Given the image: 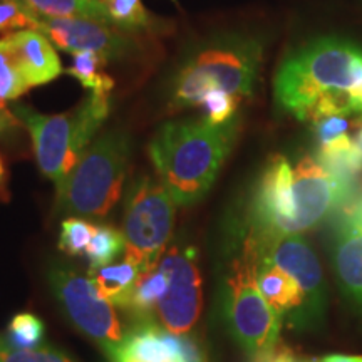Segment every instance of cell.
<instances>
[{"mask_svg":"<svg viewBox=\"0 0 362 362\" xmlns=\"http://www.w3.org/2000/svg\"><path fill=\"white\" fill-rule=\"evenodd\" d=\"M332 262L344 293L362 309V230L341 218L332 240Z\"/></svg>","mask_w":362,"mask_h":362,"instance_id":"obj_17","label":"cell"},{"mask_svg":"<svg viewBox=\"0 0 362 362\" xmlns=\"http://www.w3.org/2000/svg\"><path fill=\"white\" fill-rule=\"evenodd\" d=\"M253 362H312L305 357H300L296 354L292 349L285 346H275L274 349L265 352V354H260L257 357H253Z\"/></svg>","mask_w":362,"mask_h":362,"instance_id":"obj_32","label":"cell"},{"mask_svg":"<svg viewBox=\"0 0 362 362\" xmlns=\"http://www.w3.org/2000/svg\"><path fill=\"white\" fill-rule=\"evenodd\" d=\"M6 39L29 88L51 83L62 72L54 44L39 30H17L7 34Z\"/></svg>","mask_w":362,"mask_h":362,"instance_id":"obj_16","label":"cell"},{"mask_svg":"<svg viewBox=\"0 0 362 362\" xmlns=\"http://www.w3.org/2000/svg\"><path fill=\"white\" fill-rule=\"evenodd\" d=\"M320 362H362L361 356H327Z\"/></svg>","mask_w":362,"mask_h":362,"instance_id":"obj_35","label":"cell"},{"mask_svg":"<svg viewBox=\"0 0 362 362\" xmlns=\"http://www.w3.org/2000/svg\"><path fill=\"white\" fill-rule=\"evenodd\" d=\"M292 183L293 166L287 158H272L253 197L250 215L253 238L270 240L297 235Z\"/></svg>","mask_w":362,"mask_h":362,"instance_id":"obj_10","label":"cell"},{"mask_svg":"<svg viewBox=\"0 0 362 362\" xmlns=\"http://www.w3.org/2000/svg\"><path fill=\"white\" fill-rule=\"evenodd\" d=\"M39 24V12H35L25 0H0V34L35 29Z\"/></svg>","mask_w":362,"mask_h":362,"instance_id":"obj_26","label":"cell"},{"mask_svg":"<svg viewBox=\"0 0 362 362\" xmlns=\"http://www.w3.org/2000/svg\"><path fill=\"white\" fill-rule=\"evenodd\" d=\"M119 356L136 362H205L200 347L187 334H173L151 322L139 324L126 334Z\"/></svg>","mask_w":362,"mask_h":362,"instance_id":"obj_14","label":"cell"},{"mask_svg":"<svg viewBox=\"0 0 362 362\" xmlns=\"http://www.w3.org/2000/svg\"><path fill=\"white\" fill-rule=\"evenodd\" d=\"M262 64V44L250 37L216 39L193 52L176 74L171 106L198 107L211 90H223L242 101L250 98Z\"/></svg>","mask_w":362,"mask_h":362,"instance_id":"obj_3","label":"cell"},{"mask_svg":"<svg viewBox=\"0 0 362 362\" xmlns=\"http://www.w3.org/2000/svg\"><path fill=\"white\" fill-rule=\"evenodd\" d=\"M4 176H6V170H4V163H2V158H0V181L4 180Z\"/></svg>","mask_w":362,"mask_h":362,"instance_id":"obj_38","label":"cell"},{"mask_svg":"<svg viewBox=\"0 0 362 362\" xmlns=\"http://www.w3.org/2000/svg\"><path fill=\"white\" fill-rule=\"evenodd\" d=\"M344 220L349 221L351 225H354L356 228L362 230V197L359 198V200H356L352 205L347 208L346 214L342 215Z\"/></svg>","mask_w":362,"mask_h":362,"instance_id":"obj_33","label":"cell"},{"mask_svg":"<svg viewBox=\"0 0 362 362\" xmlns=\"http://www.w3.org/2000/svg\"><path fill=\"white\" fill-rule=\"evenodd\" d=\"M315 134L319 139V146L336 141L341 136L347 134L349 119L347 116H325L315 121Z\"/></svg>","mask_w":362,"mask_h":362,"instance_id":"obj_31","label":"cell"},{"mask_svg":"<svg viewBox=\"0 0 362 362\" xmlns=\"http://www.w3.org/2000/svg\"><path fill=\"white\" fill-rule=\"evenodd\" d=\"M126 248L124 233L107 225H98L84 255L89 262V274L111 265Z\"/></svg>","mask_w":362,"mask_h":362,"instance_id":"obj_22","label":"cell"},{"mask_svg":"<svg viewBox=\"0 0 362 362\" xmlns=\"http://www.w3.org/2000/svg\"><path fill=\"white\" fill-rule=\"evenodd\" d=\"M257 282L267 302L282 319H288L296 327H309L310 324H315L300 285L287 272L267 257L260 255L259 252H257Z\"/></svg>","mask_w":362,"mask_h":362,"instance_id":"obj_15","label":"cell"},{"mask_svg":"<svg viewBox=\"0 0 362 362\" xmlns=\"http://www.w3.org/2000/svg\"><path fill=\"white\" fill-rule=\"evenodd\" d=\"M45 334L44 322L37 315L29 314H17L12 319L7 330V341L17 349H37L40 347Z\"/></svg>","mask_w":362,"mask_h":362,"instance_id":"obj_25","label":"cell"},{"mask_svg":"<svg viewBox=\"0 0 362 362\" xmlns=\"http://www.w3.org/2000/svg\"><path fill=\"white\" fill-rule=\"evenodd\" d=\"M129 155V136L123 131L99 136L57 187L59 208L78 218H104L119 202Z\"/></svg>","mask_w":362,"mask_h":362,"instance_id":"obj_5","label":"cell"},{"mask_svg":"<svg viewBox=\"0 0 362 362\" xmlns=\"http://www.w3.org/2000/svg\"><path fill=\"white\" fill-rule=\"evenodd\" d=\"M35 12L52 17H84L115 25L110 12L99 0H25Z\"/></svg>","mask_w":362,"mask_h":362,"instance_id":"obj_20","label":"cell"},{"mask_svg":"<svg viewBox=\"0 0 362 362\" xmlns=\"http://www.w3.org/2000/svg\"><path fill=\"white\" fill-rule=\"evenodd\" d=\"M240 99L223 90H211L202 98L198 107L205 111V119L211 124H223L226 121L233 119L235 112L238 110Z\"/></svg>","mask_w":362,"mask_h":362,"instance_id":"obj_30","label":"cell"},{"mask_svg":"<svg viewBox=\"0 0 362 362\" xmlns=\"http://www.w3.org/2000/svg\"><path fill=\"white\" fill-rule=\"evenodd\" d=\"M94 230H96V225L89 223L88 220L71 216V218L62 221L59 248L66 252L67 255H84L94 235Z\"/></svg>","mask_w":362,"mask_h":362,"instance_id":"obj_27","label":"cell"},{"mask_svg":"<svg viewBox=\"0 0 362 362\" xmlns=\"http://www.w3.org/2000/svg\"><path fill=\"white\" fill-rule=\"evenodd\" d=\"M37 30L57 49L74 54L96 52L104 59H119L131 52V40L116 25L84 17H52L39 13Z\"/></svg>","mask_w":362,"mask_h":362,"instance_id":"obj_13","label":"cell"},{"mask_svg":"<svg viewBox=\"0 0 362 362\" xmlns=\"http://www.w3.org/2000/svg\"><path fill=\"white\" fill-rule=\"evenodd\" d=\"M0 362H76L64 352L54 347H37V349H17L7 337L0 336Z\"/></svg>","mask_w":362,"mask_h":362,"instance_id":"obj_29","label":"cell"},{"mask_svg":"<svg viewBox=\"0 0 362 362\" xmlns=\"http://www.w3.org/2000/svg\"><path fill=\"white\" fill-rule=\"evenodd\" d=\"M49 284L71 322L93 339L107 359L116 361L123 351L126 334L115 305L98 292L93 279L69 267H56L49 272Z\"/></svg>","mask_w":362,"mask_h":362,"instance_id":"obj_8","label":"cell"},{"mask_svg":"<svg viewBox=\"0 0 362 362\" xmlns=\"http://www.w3.org/2000/svg\"><path fill=\"white\" fill-rule=\"evenodd\" d=\"M115 362H136V361L129 359V357H126V356H119V357H117V359H116Z\"/></svg>","mask_w":362,"mask_h":362,"instance_id":"obj_37","label":"cell"},{"mask_svg":"<svg viewBox=\"0 0 362 362\" xmlns=\"http://www.w3.org/2000/svg\"><path fill=\"white\" fill-rule=\"evenodd\" d=\"M237 129L238 117L223 124H211L205 117L170 121L158 129L149 143V158L176 205H193L210 192Z\"/></svg>","mask_w":362,"mask_h":362,"instance_id":"obj_2","label":"cell"},{"mask_svg":"<svg viewBox=\"0 0 362 362\" xmlns=\"http://www.w3.org/2000/svg\"><path fill=\"white\" fill-rule=\"evenodd\" d=\"M17 117H13L7 110H0V133L16 124Z\"/></svg>","mask_w":362,"mask_h":362,"instance_id":"obj_34","label":"cell"},{"mask_svg":"<svg viewBox=\"0 0 362 362\" xmlns=\"http://www.w3.org/2000/svg\"><path fill=\"white\" fill-rule=\"evenodd\" d=\"M275 99L300 121L362 117V49L330 37L304 45L280 66Z\"/></svg>","mask_w":362,"mask_h":362,"instance_id":"obj_1","label":"cell"},{"mask_svg":"<svg viewBox=\"0 0 362 362\" xmlns=\"http://www.w3.org/2000/svg\"><path fill=\"white\" fill-rule=\"evenodd\" d=\"M0 110H6V107H2V106H0Z\"/></svg>","mask_w":362,"mask_h":362,"instance_id":"obj_39","label":"cell"},{"mask_svg":"<svg viewBox=\"0 0 362 362\" xmlns=\"http://www.w3.org/2000/svg\"><path fill=\"white\" fill-rule=\"evenodd\" d=\"M253 242H255L257 252L260 255L274 262L300 285L307 304H309L310 314L315 322H319L325 309L327 292H325L324 274L319 259H317L310 243L304 238V235H285V237L270 240L253 238Z\"/></svg>","mask_w":362,"mask_h":362,"instance_id":"obj_12","label":"cell"},{"mask_svg":"<svg viewBox=\"0 0 362 362\" xmlns=\"http://www.w3.org/2000/svg\"><path fill=\"white\" fill-rule=\"evenodd\" d=\"M166 292H168V275L158 265L156 269L139 275L128 310L139 317H146L149 312L158 309Z\"/></svg>","mask_w":362,"mask_h":362,"instance_id":"obj_21","label":"cell"},{"mask_svg":"<svg viewBox=\"0 0 362 362\" xmlns=\"http://www.w3.org/2000/svg\"><path fill=\"white\" fill-rule=\"evenodd\" d=\"M158 265L168 275V292L156 309L161 325L173 334H189L203 305L197 250L175 243L166 248Z\"/></svg>","mask_w":362,"mask_h":362,"instance_id":"obj_9","label":"cell"},{"mask_svg":"<svg viewBox=\"0 0 362 362\" xmlns=\"http://www.w3.org/2000/svg\"><path fill=\"white\" fill-rule=\"evenodd\" d=\"M24 76L17 66L13 51L6 37L0 39V106L6 107L7 101L21 98L29 90Z\"/></svg>","mask_w":362,"mask_h":362,"instance_id":"obj_24","label":"cell"},{"mask_svg":"<svg viewBox=\"0 0 362 362\" xmlns=\"http://www.w3.org/2000/svg\"><path fill=\"white\" fill-rule=\"evenodd\" d=\"M317 160L322 163L330 173L352 181V183L362 173V155L356 146V141L349 138V134L319 146Z\"/></svg>","mask_w":362,"mask_h":362,"instance_id":"obj_19","label":"cell"},{"mask_svg":"<svg viewBox=\"0 0 362 362\" xmlns=\"http://www.w3.org/2000/svg\"><path fill=\"white\" fill-rule=\"evenodd\" d=\"M106 62L107 59H104L96 52H79L74 54V61H72L71 67L66 72L74 76L90 93L111 96V90L115 88V81L101 71Z\"/></svg>","mask_w":362,"mask_h":362,"instance_id":"obj_23","label":"cell"},{"mask_svg":"<svg viewBox=\"0 0 362 362\" xmlns=\"http://www.w3.org/2000/svg\"><path fill=\"white\" fill-rule=\"evenodd\" d=\"M176 203L161 181L141 176L131 185L124 214L126 257L141 274L156 269L175 223Z\"/></svg>","mask_w":362,"mask_h":362,"instance_id":"obj_7","label":"cell"},{"mask_svg":"<svg viewBox=\"0 0 362 362\" xmlns=\"http://www.w3.org/2000/svg\"><path fill=\"white\" fill-rule=\"evenodd\" d=\"M88 275L93 279L98 292L107 302H111L117 309L128 310L131 296H133L141 270L133 262L124 259L123 262L103 267V269Z\"/></svg>","mask_w":362,"mask_h":362,"instance_id":"obj_18","label":"cell"},{"mask_svg":"<svg viewBox=\"0 0 362 362\" xmlns=\"http://www.w3.org/2000/svg\"><path fill=\"white\" fill-rule=\"evenodd\" d=\"M356 146H357V149H359L361 155H362V129L359 131V133H357V138H356Z\"/></svg>","mask_w":362,"mask_h":362,"instance_id":"obj_36","label":"cell"},{"mask_svg":"<svg viewBox=\"0 0 362 362\" xmlns=\"http://www.w3.org/2000/svg\"><path fill=\"white\" fill-rule=\"evenodd\" d=\"M354 183L330 173L319 160L304 156L293 166V202L297 233H304L324 221L349 200Z\"/></svg>","mask_w":362,"mask_h":362,"instance_id":"obj_11","label":"cell"},{"mask_svg":"<svg viewBox=\"0 0 362 362\" xmlns=\"http://www.w3.org/2000/svg\"><path fill=\"white\" fill-rule=\"evenodd\" d=\"M110 12L116 27L128 30L144 29L149 25V13L141 0H99Z\"/></svg>","mask_w":362,"mask_h":362,"instance_id":"obj_28","label":"cell"},{"mask_svg":"<svg viewBox=\"0 0 362 362\" xmlns=\"http://www.w3.org/2000/svg\"><path fill=\"white\" fill-rule=\"evenodd\" d=\"M111 111V96L90 93L74 110L62 115H40L27 106H16L17 119L29 129L37 165L56 187L76 168Z\"/></svg>","mask_w":362,"mask_h":362,"instance_id":"obj_4","label":"cell"},{"mask_svg":"<svg viewBox=\"0 0 362 362\" xmlns=\"http://www.w3.org/2000/svg\"><path fill=\"white\" fill-rule=\"evenodd\" d=\"M226 325L248 356L257 357L279 346L282 317L274 310L257 282V247L250 235L232 260L225 279Z\"/></svg>","mask_w":362,"mask_h":362,"instance_id":"obj_6","label":"cell"}]
</instances>
